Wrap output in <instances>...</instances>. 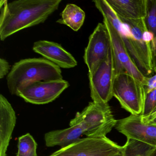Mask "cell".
<instances>
[{
	"label": "cell",
	"mask_w": 156,
	"mask_h": 156,
	"mask_svg": "<svg viewBox=\"0 0 156 156\" xmlns=\"http://www.w3.org/2000/svg\"><path fill=\"white\" fill-rule=\"evenodd\" d=\"M118 155H117V156H118Z\"/></svg>",
	"instance_id": "obj_26"
},
{
	"label": "cell",
	"mask_w": 156,
	"mask_h": 156,
	"mask_svg": "<svg viewBox=\"0 0 156 156\" xmlns=\"http://www.w3.org/2000/svg\"><path fill=\"white\" fill-rule=\"evenodd\" d=\"M88 75L90 95L93 102L108 104L113 97V86L115 77L112 45L106 59L93 73Z\"/></svg>",
	"instance_id": "obj_6"
},
{
	"label": "cell",
	"mask_w": 156,
	"mask_h": 156,
	"mask_svg": "<svg viewBox=\"0 0 156 156\" xmlns=\"http://www.w3.org/2000/svg\"><path fill=\"white\" fill-rule=\"evenodd\" d=\"M63 79L61 68L45 58L23 59L15 63L7 76L10 93L17 95L19 89L33 82Z\"/></svg>",
	"instance_id": "obj_2"
},
{
	"label": "cell",
	"mask_w": 156,
	"mask_h": 156,
	"mask_svg": "<svg viewBox=\"0 0 156 156\" xmlns=\"http://www.w3.org/2000/svg\"><path fill=\"white\" fill-rule=\"evenodd\" d=\"M140 118L143 123L147 125L156 126V107L148 115L144 117H140Z\"/></svg>",
	"instance_id": "obj_22"
},
{
	"label": "cell",
	"mask_w": 156,
	"mask_h": 156,
	"mask_svg": "<svg viewBox=\"0 0 156 156\" xmlns=\"http://www.w3.org/2000/svg\"><path fill=\"white\" fill-rule=\"evenodd\" d=\"M69 86L64 79L33 82L19 89L16 95L27 103L44 105L55 100Z\"/></svg>",
	"instance_id": "obj_8"
},
{
	"label": "cell",
	"mask_w": 156,
	"mask_h": 156,
	"mask_svg": "<svg viewBox=\"0 0 156 156\" xmlns=\"http://www.w3.org/2000/svg\"><path fill=\"white\" fill-rule=\"evenodd\" d=\"M10 66L7 60L3 58L0 59V78L2 79L8 76L10 72Z\"/></svg>",
	"instance_id": "obj_21"
},
{
	"label": "cell",
	"mask_w": 156,
	"mask_h": 156,
	"mask_svg": "<svg viewBox=\"0 0 156 156\" xmlns=\"http://www.w3.org/2000/svg\"><path fill=\"white\" fill-rule=\"evenodd\" d=\"M155 147L139 140L127 139L122 147L123 156H150Z\"/></svg>",
	"instance_id": "obj_17"
},
{
	"label": "cell",
	"mask_w": 156,
	"mask_h": 156,
	"mask_svg": "<svg viewBox=\"0 0 156 156\" xmlns=\"http://www.w3.org/2000/svg\"><path fill=\"white\" fill-rule=\"evenodd\" d=\"M122 152V147L106 136L81 139L61 148L49 156H115Z\"/></svg>",
	"instance_id": "obj_5"
},
{
	"label": "cell",
	"mask_w": 156,
	"mask_h": 156,
	"mask_svg": "<svg viewBox=\"0 0 156 156\" xmlns=\"http://www.w3.org/2000/svg\"><path fill=\"white\" fill-rule=\"evenodd\" d=\"M144 20L148 30L154 38L156 36V0H148L147 12Z\"/></svg>",
	"instance_id": "obj_19"
},
{
	"label": "cell",
	"mask_w": 156,
	"mask_h": 156,
	"mask_svg": "<svg viewBox=\"0 0 156 156\" xmlns=\"http://www.w3.org/2000/svg\"><path fill=\"white\" fill-rule=\"evenodd\" d=\"M111 39L104 23H99L89 38L85 49L84 61L88 69V74L93 73L108 55L111 47Z\"/></svg>",
	"instance_id": "obj_10"
},
{
	"label": "cell",
	"mask_w": 156,
	"mask_h": 156,
	"mask_svg": "<svg viewBox=\"0 0 156 156\" xmlns=\"http://www.w3.org/2000/svg\"><path fill=\"white\" fill-rule=\"evenodd\" d=\"M61 0H18L0 2V39L43 23L58 9Z\"/></svg>",
	"instance_id": "obj_1"
},
{
	"label": "cell",
	"mask_w": 156,
	"mask_h": 156,
	"mask_svg": "<svg viewBox=\"0 0 156 156\" xmlns=\"http://www.w3.org/2000/svg\"><path fill=\"white\" fill-rule=\"evenodd\" d=\"M117 120L108 104L93 101L82 112L76 113L70 126L79 125L87 137H104L115 126Z\"/></svg>",
	"instance_id": "obj_3"
},
{
	"label": "cell",
	"mask_w": 156,
	"mask_h": 156,
	"mask_svg": "<svg viewBox=\"0 0 156 156\" xmlns=\"http://www.w3.org/2000/svg\"><path fill=\"white\" fill-rule=\"evenodd\" d=\"M118 156H123V155H122V152H121V153H120V154H119V155Z\"/></svg>",
	"instance_id": "obj_25"
},
{
	"label": "cell",
	"mask_w": 156,
	"mask_h": 156,
	"mask_svg": "<svg viewBox=\"0 0 156 156\" xmlns=\"http://www.w3.org/2000/svg\"><path fill=\"white\" fill-rule=\"evenodd\" d=\"M18 148L17 156H38L37 142L30 133L19 137Z\"/></svg>",
	"instance_id": "obj_18"
},
{
	"label": "cell",
	"mask_w": 156,
	"mask_h": 156,
	"mask_svg": "<svg viewBox=\"0 0 156 156\" xmlns=\"http://www.w3.org/2000/svg\"><path fill=\"white\" fill-rule=\"evenodd\" d=\"M103 23L107 28L111 39L115 76L126 73L140 81L144 85L147 77L141 73L135 64L120 34L107 19L104 18Z\"/></svg>",
	"instance_id": "obj_9"
},
{
	"label": "cell",
	"mask_w": 156,
	"mask_h": 156,
	"mask_svg": "<svg viewBox=\"0 0 156 156\" xmlns=\"http://www.w3.org/2000/svg\"><path fill=\"white\" fill-rule=\"evenodd\" d=\"M115 128L127 138L139 140L156 149V126L143 123L140 116L131 115L118 120Z\"/></svg>",
	"instance_id": "obj_11"
},
{
	"label": "cell",
	"mask_w": 156,
	"mask_h": 156,
	"mask_svg": "<svg viewBox=\"0 0 156 156\" xmlns=\"http://www.w3.org/2000/svg\"><path fill=\"white\" fill-rule=\"evenodd\" d=\"M16 119L12 106L5 96L0 95V156H7Z\"/></svg>",
	"instance_id": "obj_13"
},
{
	"label": "cell",
	"mask_w": 156,
	"mask_h": 156,
	"mask_svg": "<svg viewBox=\"0 0 156 156\" xmlns=\"http://www.w3.org/2000/svg\"><path fill=\"white\" fill-rule=\"evenodd\" d=\"M33 50L60 68L70 69L77 66V61L73 55L56 43L38 41L34 44Z\"/></svg>",
	"instance_id": "obj_12"
},
{
	"label": "cell",
	"mask_w": 156,
	"mask_h": 156,
	"mask_svg": "<svg viewBox=\"0 0 156 156\" xmlns=\"http://www.w3.org/2000/svg\"><path fill=\"white\" fill-rule=\"evenodd\" d=\"M119 18L126 20L145 19L147 12L148 0H106Z\"/></svg>",
	"instance_id": "obj_14"
},
{
	"label": "cell",
	"mask_w": 156,
	"mask_h": 156,
	"mask_svg": "<svg viewBox=\"0 0 156 156\" xmlns=\"http://www.w3.org/2000/svg\"><path fill=\"white\" fill-rule=\"evenodd\" d=\"M113 94L121 107L131 115H141L146 93L140 81L126 73L118 75L114 81Z\"/></svg>",
	"instance_id": "obj_4"
},
{
	"label": "cell",
	"mask_w": 156,
	"mask_h": 156,
	"mask_svg": "<svg viewBox=\"0 0 156 156\" xmlns=\"http://www.w3.org/2000/svg\"><path fill=\"white\" fill-rule=\"evenodd\" d=\"M152 55V66L153 73H156V36L153 38L151 43Z\"/></svg>",
	"instance_id": "obj_23"
},
{
	"label": "cell",
	"mask_w": 156,
	"mask_h": 156,
	"mask_svg": "<svg viewBox=\"0 0 156 156\" xmlns=\"http://www.w3.org/2000/svg\"><path fill=\"white\" fill-rule=\"evenodd\" d=\"M156 107V88L146 95L141 117L147 116L153 111Z\"/></svg>",
	"instance_id": "obj_20"
},
{
	"label": "cell",
	"mask_w": 156,
	"mask_h": 156,
	"mask_svg": "<svg viewBox=\"0 0 156 156\" xmlns=\"http://www.w3.org/2000/svg\"><path fill=\"white\" fill-rule=\"evenodd\" d=\"M85 13L77 5L68 4L61 13V18L56 23L70 27L74 31H78L83 26Z\"/></svg>",
	"instance_id": "obj_16"
},
{
	"label": "cell",
	"mask_w": 156,
	"mask_h": 156,
	"mask_svg": "<svg viewBox=\"0 0 156 156\" xmlns=\"http://www.w3.org/2000/svg\"><path fill=\"white\" fill-rule=\"evenodd\" d=\"M83 135L82 128L79 125H74L65 129L49 131L45 134L44 138L47 147L58 146L64 147L81 139L80 137Z\"/></svg>",
	"instance_id": "obj_15"
},
{
	"label": "cell",
	"mask_w": 156,
	"mask_h": 156,
	"mask_svg": "<svg viewBox=\"0 0 156 156\" xmlns=\"http://www.w3.org/2000/svg\"><path fill=\"white\" fill-rule=\"evenodd\" d=\"M119 18L128 25L134 37L138 58V68L147 77L153 73L151 47L153 35L148 30L144 19L129 20Z\"/></svg>",
	"instance_id": "obj_7"
},
{
	"label": "cell",
	"mask_w": 156,
	"mask_h": 156,
	"mask_svg": "<svg viewBox=\"0 0 156 156\" xmlns=\"http://www.w3.org/2000/svg\"><path fill=\"white\" fill-rule=\"evenodd\" d=\"M150 156H156V149L153 151Z\"/></svg>",
	"instance_id": "obj_24"
}]
</instances>
